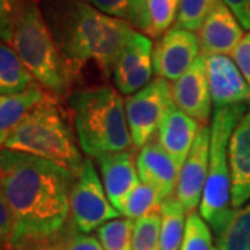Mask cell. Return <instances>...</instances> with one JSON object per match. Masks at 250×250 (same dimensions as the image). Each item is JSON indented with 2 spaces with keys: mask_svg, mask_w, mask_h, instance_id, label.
<instances>
[{
  "mask_svg": "<svg viewBox=\"0 0 250 250\" xmlns=\"http://www.w3.org/2000/svg\"><path fill=\"white\" fill-rule=\"evenodd\" d=\"M75 175L53 161L0 149V187L13 218L10 250H38L67 228Z\"/></svg>",
  "mask_w": 250,
  "mask_h": 250,
  "instance_id": "6da1fadb",
  "label": "cell"
},
{
  "mask_svg": "<svg viewBox=\"0 0 250 250\" xmlns=\"http://www.w3.org/2000/svg\"><path fill=\"white\" fill-rule=\"evenodd\" d=\"M38 1L72 80L77 81L89 64L104 78H111L117 59L135 28L83 0Z\"/></svg>",
  "mask_w": 250,
  "mask_h": 250,
  "instance_id": "7a4b0ae2",
  "label": "cell"
},
{
  "mask_svg": "<svg viewBox=\"0 0 250 250\" xmlns=\"http://www.w3.org/2000/svg\"><path fill=\"white\" fill-rule=\"evenodd\" d=\"M81 150L89 159L134 147L123 95L99 85L71 92L67 98Z\"/></svg>",
  "mask_w": 250,
  "mask_h": 250,
  "instance_id": "3957f363",
  "label": "cell"
},
{
  "mask_svg": "<svg viewBox=\"0 0 250 250\" xmlns=\"http://www.w3.org/2000/svg\"><path fill=\"white\" fill-rule=\"evenodd\" d=\"M10 46L45 92L59 100L68 98L74 80L38 0H24Z\"/></svg>",
  "mask_w": 250,
  "mask_h": 250,
  "instance_id": "277c9868",
  "label": "cell"
},
{
  "mask_svg": "<svg viewBox=\"0 0 250 250\" xmlns=\"http://www.w3.org/2000/svg\"><path fill=\"white\" fill-rule=\"evenodd\" d=\"M77 142L59 104V99L46 93L10 135L3 149L53 161L77 175L85 160Z\"/></svg>",
  "mask_w": 250,
  "mask_h": 250,
  "instance_id": "5b68a950",
  "label": "cell"
},
{
  "mask_svg": "<svg viewBox=\"0 0 250 250\" xmlns=\"http://www.w3.org/2000/svg\"><path fill=\"white\" fill-rule=\"evenodd\" d=\"M250 104V103H249ZM249 104L215 107L210 126V160L205 190L199 206L200 217L213 229L215 238L235 213L231 203V170L228 147L233 129Z\"/></svg>",
  "mask_w": 250,
  "mask_h": 250,
  "instance_id": "8992f818",
  "label": "cell"
},
{
  "mask_svg": "<svg viewBox=\"0 0 250 250\" xmlns=\"http://www.w3.org/2000/svg\"><path fill=\"white\" fill-rule=\"evenodd\" d=\"M120 215L108 200L93 161L86 157L72 182L70 223L78 232L90 233Z\"/></svg>",
  "mask_w": 250,
  "mask_h": 250,
  "instance_id": "52a82bcc",
  "label": "cell"
},
{
  "mask_svg": "<svg viewBox=\"0 0 250 250\" xmlns=\"http://www.w3.org/2000/svg\"><path fill=\"white\" fill-rule=\"evenodd\" d=\"M171 104V85L159 77L136 93L126 96L125 114L134 147L141 149L152 141Z\"/></svg>",
  "mask_w": 250,
  "mask_h": 250,
  "instance_id": "ba28073f",
  "label": "cell"
},
{
  "mask_svg": "<svg viewBox=\"0 0 250 250\" xmlns=\"http://www.w3.org/2000/svg\"><path fill=\"white\" fill-rule=\"evenodd\" d=\"M200 56L195 32L174 25L153 45V70L156 77L175 82Z\"/></svg>",
  "mask_w": 250,
  "mask_h": 250,
  "instance_id": "9c48e42d",
  "label": "cell"
},
{
  "mask_svg": "<svg viewBox=\"0 0 250 250\" xmlns=\"http://www.w3.org/2000/svg\"><path fill=\"white\" fill-rule=\"evenodd\" d=\"M153 74L152 39L135 29L114 64V86L121 95L129 96L145 88Z\"/></svg>",
  "mask_w": 250,
  "mask_h": 250,
  "instance_id": "30bf717a",
  "label": "cell"
},
{
  "mask_svg": "<svg viewBox=\"0 0 250 250\" xmlns=\"http://www.w3.org/2000/svg\"><path fill=\"white\" fill-rule=\"evenodd\" d=\"M211 102L215 107L250 103V85L231 56L202 54Z\"/></svg>",
  "mask_w": 250,
  "mask_h": 250,
  "instance_id": "8fae6325",
  "label": "cell"
},
{
  "mask_svg": "<svg viewBox=\"0 0 250 250\" xmlns=\"http://www.w3.org/2000/svg\"><path fill=\"white\" fill-rule=\"evenodd\" d=\"M210 160V128L202 126L187 160L181 167L175 197L184 206L187 214L196 213L205 190Z\"/></svg>",
  "mask_w": 250,
  "mask_h": 250,
  "instance_id": "7c38bea8",
  "label": "cell"
},
{
  "mask_svg": "<svg viewBox=\"0 0 250 250\" xmlns=\"http://www.w3.org/2000/svg\"><path fill=\"white\" fill-rule=\"evenodd\" d=\"M172 103L185 114L205 126L211 116V95L208 89L206 62L200 54L178 81L171 85Z\"/></svg>",
  "mask_w": 250,
  "mask_h": 250,
  "instance_id": "4fadbf2b",
  "label": "cell"
},
{
  "mask_svg": "<svg viewBox=\"0 0 250 250\" xmlns=\"http://www.w3.org/2000/svg\"><path fill=\"white\" fill-rule=\"evenodd\" d=\"M141 182L152 187L163 200L175 193L181 166L166 152L157 139L146 143L136 156Z\"/></svg>",
  "mask_w": 250,
  "mask_h": 250,
  "instance_id": "5bb4252c",
  "label": "cell"
},
{
  "mask_svg": "<svg viewBox=\"0 0 250 250\" xmlns=\"http://www.w3.org/2000/svg\"><path fill=\"white\" fill-rule=\"evenodd\" d=\"M196 35L202 54L232 56L245 32L236 16L223 0H220Z\"/></svg>",
  "mask_w": 250,
  "mask_h": 250,
  "instance_id": "9a60e30c",
  "label": "cell"
},
{
  "mask_svg": "<svg viewBox=\"0 0 250 250\" xmlns=\"http://www.w3.org/2000/svg\"><path fill=\"white\" fill-rule=\"evenodd\" d=\"M96 161L106 195L120 213L125 199L141 182L134 150L103 154L99 156Z\"/></svg>",
  "mask_w": 250,
  "mask_h": 250,
  "instance_id": "2e32d148",
  "label": "cell"
},
{
  "mask_svg": "<svg viewBox=\"0 0 250 250\" xmlns=\"http://www.w3.org/2000/svg\"><path fill=\"white\" fill-rule=\"evenodd\" d=\"M231 203L236 210L250 202V104L233 129L228 147Z\"/></svg>",
  "mask_w": 250,
  "mask_h": 250,
  "instance_id": "e0dca14e",
  "label": "cell"
},
{
  "mask_svg": "<svg viewBox=\"0 0 250 250\" xmlns=\"http://www.w3.org/2000/svg\"><path fill=\"white\" fill-rule=\"evenodd\" d=\"M202 126L203 125L172 103L161 121L156 139L161 147L182 167Z\"/></svg>",
  "mask_w": 250,
  "mask_h": 250,
  "instance_id": "ac0fdd59",
  "label": "cell"
},
{
  "mask_svg": "<svg viewBox=\"0 0 250 250\" xmlns=\"http://www.w3.org/2000/svg\"><path fill=\"white\" fill-rule=\"evenodd\" d=\"M46 93L39 83H32L28 89L11 95H0V149L24 121L29 111L45 98Z\"/></svg>",
  "mask_w": 250,
  "mask_h": 250,
  "instance_id": "d6986e66",
  "label": "cell"
},
{
  "mask_svg": "<svg viewBox=\"0 0 250 250\" xmlns=\"http://www.w3.org/2000/svg\"><path fill=\"white\" fill-rule=\"evenodd\" d=\"M35 80L20 60L16 50L0 42V95H11L28 89Z\"/></svg>",
  "mask_w": 250,
  "mask_h": 250,
  "instance_id": "ffe728a7",
  "label": "cell"
},
{
  "mask_svg": "<svg viewBox=\"0 0 250 250\" xmlns=\"http://www.w3.org/2000/svg\"><path fill=\"white\" fill-rule=\"evenodd\" d=\"M187 211L175 195L163 202L160 208L161 250H179L185 233Z\"/></svg>",
  "mask_w": 250,
  "mask_h": 250,
  "instance_id": "44dd1931",
  "label": "cell"
},
{
  "mask_svg": "<svg viewBox=\"0 0 250 250\" xmlns=\"http://www.w3.org/2000/svg\"><path fill=\"white\" fill-rule=\"evenodd\" d=\"M181 0H146L139 32L149 38H160L174 27Z\"/></svg>",
  "mask_w": 250,
  "mask_h": 250,
  "instance_id": "7402d4cb",
  "label": "cell"
},
{
  "mask_svg": "<svg viewBox=\"0 0 250 250\" xmlns=\"http://www.w3.org/2000/svg\"><path fill=\"white\" fill-rule=\"evenodd\" d=\"M217 250H250V202L235 210L217 236Z\"/></svg>",
  "mask_w": 250,
  "mask_h": 250,
  "instance_id": "603a6c76",
  "label": "cell"
},
{
  "mask_svg": "<svg viewBox=\"0 0 250 250\" xmlns=\"http://www.w3.org/2000/svg\"><path fill=\"white\" fill-rule=\"evenodd\" d=\"M163 199L152 187L139 182L138 187L128 195L120 208V214L136 221L146 215L160 213Z\"/></svg>",
  "mask_w": 250,
  "mask_h": 250,
  "instance_id": "cb8c5ba5",
  "label": "cell"
},
{
  "mask_svg": "<svg viewBox=\"0 0 250 250\" xmlns=\"http://www.w3.org/2000/svg\"><path fill=\"white\" fill-rule=\"evenodd\" d=\"M135 221L129 218H116L98 229V239L104 250H134L132 235Z\"/></svg>",
  "mask_w": 250,
  "mask_h": 250,
  "instance_id": "d4e9b609",
  "label": "cell"
},
{
  "mask_svg": "<svg viewBox=\"0 0 250 250\" xmlns=\"http://www.w3.org/2000/svg\"><path fill=\"white\" fill-rule=\"evenodd\" d=\"M179 250H217L213 241L211 228L200 214H188L185 233Z\"/></svg>",
  "mask_w": 250,
  "mask_h": 250,
  "instance_id": "484cf974",
  "label": "cell"
},
{
  "mask_svg": "<svg viewBox=\"0 0 250 250\" xmlns=\"http://www.w3.org/2000/svg\"><path fill=\"white\" fill-rule=\"evenodd\" d=\"M218 1L220 0H181L175 25L197 34Z\"/></svg>",
  "mask_w": 250,
  "mask_h": 250,
  "instance_id": "4316f807",
  "label": "cell"
},
{
  "mask_svg": "<svg viewBox=\"0 0 250 250\" xmlns=\"http://www.w3.org/2000/svg\"><path fill=\"white\" fill-rule=\"evenodd\" d=\"M132 248L134 250H161L160 213L146 215L135 221Z\"/></svg>",
  "mask_w": 250,
  "mask_h": 250,
  "instance_id": "83f0119b",
  "label": "cell"
},
{
  "mask_svg": "<svg viewBox=\"0 0 250 250\" xmlns=\"http://www.w3.org/2000/svg\"><path fill=\"white\" fill-rule=\"evenodd\" d=\"M52 243L56 245L59 250H104L98 236L78 232L72 225L70 232H67L65 228L62 235Z\"/></svg>",
  "mask_w": 250,
  "mask_h": 250,
  "instance_id": "f1b7e54d",
  "label": "cell"
},
{
  "mask_svg": "<svg viewBox=\"0 0 250 250\" xmlns=\"http://www.w3.org/2000/svg\"><path fill=\"white\" fill-rule=\"evenodd\" d=\"M24 0H0V42L11 43Z\"/></svg>",
  "mask_w": 250,
  "mask_h": 250,
  "instance_id": "f546056e",
  "label": "cell"
},
{
  "mask_svg": "<svg viewBox=\"0 0 250 250\" xmlns=\"http://www.w3.org/2000/svg\"><path fill=\"white\" fill-rule=\"evenodd\" d=\"M95 9L106 13L108 16L125 20L128 18V6L129 0H83ZM128 22V21H126Z\"/></svg>",
  "mask_w": 250,
  "mask_h": 250,
  "instance_id": "4dcf8cb0",
  "label": "cell"
},
{
  "mask_svg": "<svg viewBox=\"0 0 250 250\" xmlns=\"http://www.w3.org/2000/svg\"><path fill=\"white\" fill-rule=\"evenodd\" d=\"M231 57L250 85V31L242 38Z\"/></svg>",
  "mask_w": 250,
  "mask_h": 250,
  "instance_id": "1f68e13d",
  "label": "cell"
},
{
  "mask_svg": "<svg viewBox=\"0 0 250 250\" xmlns=\"http://www.w3.org/2000/svg\"><path fill=\"white\" fill-rule=\"evenodd\" d=\"M11 231H13V218L3 189L0 187V250L9 248Z\"/></svg>",
  "mask_w": 250,
  "mask_h": 250,
  "instance_id": "d6a6232c",
  "label": "cell"
},
{
  "mask_svg": "<svg viewBox=\"0 0 250 250\" xmlns=\"http://www.w3.org/2000/svg\"><path fill=\"white\" fill-rule=\"evenodd\" d=\"M239 20L243 29L250 31V0H223Z\"/></svg>",
  "mask_w": 250,
  "mask_h": 250,
  "instance_id": "836d02e7",
  "label": "cell"
},
{
  "mask_svg": "<svg viewBox=\"0 0 250 250\" xmlns=\"http://www.w3.org/2000/svg\"><path fill=\"white\" fill-rule=\"evenodd\" d=\"M145 1H146V0H129V6H128V18H126V21L132 25V28H136V31L139 29L141 22H142Z\"/></svg>",
  "mask_w": 250,
  "mask_h": 250,
  "instance_id": "e575fe53",
  "label": "cell"
},
{
  "mask_svg": "<svg viewBox=\"0 0 250 250\" xmlns=\"http://www.w3.org/2000/svg\"><path fill=\"white\" fill-rule=\"evenodd\" d=\"M38 250H59V248L56 245H53V243H50V245H47L45 248H41V249Z\"/></svg>",
  "mask_w": 250,
  "mask_h": 250,
  "instance_id": "d590c367",
  "label": "cell"
}]
</instances>
